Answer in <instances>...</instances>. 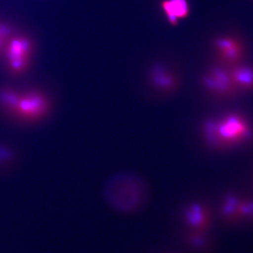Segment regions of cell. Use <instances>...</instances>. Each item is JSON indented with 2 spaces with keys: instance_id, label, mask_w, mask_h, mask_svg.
Returning <instances> with one entry per match:
<instances>
[{
  "instance_id": "4",
  "label": "cell",
  "mask_w": 253,
  "mask_h": 253,
  "mask_svg": "<svg viewBox=\"0 0 253 253\" xmlns=\"http://www.w3.org/2000/svg\"><path fill=\"white\" fill-rule=\"evenodd\" d=\"M202 84L211 94L220 96H231L238 88L231 79L229 68L217 66L210 68L202 78Z\"/></svg>"
},
{
  "instance_id": "12",
  "label": "cell",
  "mask_w": 253,
  "mask_h": 253,
  "mask_svg": "<svg viewBox=\"0 0 253 253\" xmlns=\"http://www.w3.org/2000/svg\"><path fill=\"white\" fill-rule=\"evenodd\" d=\"M239 219L253 220V200L241 199L239 207Z\"/></svg>"
},
{
  "instance_id": "1",
  "label": "cell",
  "mask_w": 253,
  "mask_h": 253,
  "mask_svg": "<svg viewBox=\"0 0 253 253\" xmlns=\"http://www.w3.org/2000/svg\"><path fill=\"white\" fill-rule=\"evenodd\" d=\"M202 130L205 140L215 148L238 144L252 135L249 123L238 113L226 115L219 121L208 120L203 124Z\"/></svg>"
},
{
  "instance_id": "9",
  "label": "cell",
  "mask_w": 253,
  "mask_h": 253,
  "mask_svg": "<svg viewBox=\"0 0 253 253\" xmlns=\"http://www.w3.org/2000/svg\"><path fill=\"white\" fill-rule=\"evenodd\" d=\"M161 8L168 23L175 26L191 12L188 0H162Z\"/></svg>"
},
{
  "instance_id": "6",
  "label": "cell",
  "mask_w": 253,
  "mask_h": 253,
  "mask_svg": "<svg viewBox=\"0 0 253 253\" xmlns=\"http://www.w3.org/2000/svg\"><path fill=\"white\" fill-rule=\"evenodd\" d=\"M183 219L191 231L205 233L211 226V212L202 203H191L184 209Z\"/></svg>"
},
{
  "instance_id": "7",
  "label": "cell",
  "mask_w": 253,
  "mask_h": 253,
  "mask_svg": "<svg viewBox=\"0 0 253 253\" xmlns=\"http://www.w3.org/2000/svg\"><path fill=\"white\" fill-rule=\"evenodd\" d=\"M31 51V44L27 39L17 38L10 42L6 48V56L13 72H22L26 68Z\"/></svg>"
},
{
  "instance_id": "13",
  "label": "cell",
  "mask_w": 253,
  "mask_h": 253,
  "mask_svg": "<svg viewBox=\"0 0 253 253\" xmlns=\"http://www.w3.org/2000/svg\"><path fill=\"white\" fill-rule=\"evenodd\" d=\"M188 240L193 246L198 248L204 247L206 244V239L205 237L204 233L192 231L188 237Z\"/></svg>"
},
{
  "instance_id": "2",
  "label": "cell",
  "mask_w": 253,
  "mask_h": 253,
  "mask_svg": "<svg viewBox=\"0 0 253 253\" xmlns=\"http://www.w3.org/2000/svg\"><path fill=\"white\" fill-rule=\"evenodd\" d=\"M144 185L135 176L123 175L108 186V201L121 212H132L140 206L145 196Z\"/></svg>"
},
{
  "instance_id": "3",
  "label": "cell",
  "mask_w": 253,
  "mask_h": 253,
  "mask_svg": "<svg viewBox=\"0 0 253 253\" xmlns=\"http://www.w3.org/2000/svg\"><path fill=\"white\" fill-rule=\"evenodd\" d=\"M50 109V101L45 95L40 91H28L20 94L11 116L21 122L34 123L44 119Z\"/></svg>"
},
{
  "instance_id": "14",
  "label": "cell",
  "mask_w": 253,
  "mask_h": 253,
  "mask_svg": "<svg viewBox=\"0 0 253 253\" xmlns=\"http://www.w3.org/2000/svg\"><path fill=\"white\" fill-rule=\"evenodd\" d=\"M8 35H9L8 28L0 25V47L2 46L3 43H4Z\"/></svg>"
},
{
  "instance_id": "10",
  "label": "cell",
  "mask_w": 253,
  "mask_h": 253,
  "mask_svg": "<svg viewBox=\"0 0 253 253\" xmlns=\"http://www.w3.org/2000/svg\"><path fill=\"white\" fill-rule=\"evenodd\" d=\"M231 79L239 89H253V68L245 65L236 64L229 68Z\"/></svg>"
},
{
  "instance_id": "5",
  "label": "cell",
  "mask_w": 253,
  "mask_h": 253,
  "mask_svg": "<svg viewBox=\"0 0 253 253\" xmlns=\"http://www.w3.org/2000/svg\"><path fill=\"white\" fill-rule=\"evenodd\" d=\"M219 61L229 66H234L242 59L244 49L242 44L233 37H219L213 42Z\"/></svg>"
},
{
  "instance_id": "11",
  "label": "cell",
  "mask_w": 253,
  "mask_h": 253,
  "mask_svg": "<svg viewBox=\"0 0 253 253\" xmlns=\"http://www.w3.org/2000/svg\"><path fill=\"white\" fill-rule=\"evenodd\" d=\"M241 199L236 194L226 195L221 204L220 212L222 217L229 222H235L239 219V207Z\"/></svg>"
},
{
  "instance_id": "8",
  "label": "cell",
  "mask_w": 253,
  "mask_h": 253,
  "mask_svg": "<svg viewBox=\"0 0 253 253\" xmlns=\"http://www.w3.org/2000/svg\"><path fill=\"white\" fill-rule=\"evenodd\" d=\"M149 79L155 89L161 92H174L179 86V81L174 71L166 66H154L149 73Z\"/></svg>"
}]
</instances>
